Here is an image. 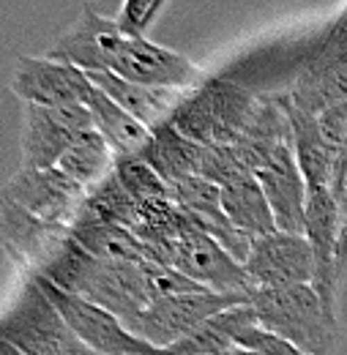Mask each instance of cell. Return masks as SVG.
<instances>
[{
  "mask_svg": "<svg viewBox=\"0 0 347 355\" xmlns=\"http://www.w3.org/2000/svg\"><path fill=\"white\" fill-rule=\"evenodd\" d=\"M39 276L66 293L83 295L96 306L112 311L129 331L134 320L153 304L148 284V263L101 260L77 246L71 238L39 270Z\"/></svg>",
  "mask_w": 347,
  "mask_h": 355,
  "instance_id": "cell-1",
  "label": "cell"
},
{
  "mask_svg": "<svg viewBox=\"0 0 347 355\" xmlns=\"http://www.w3.org/2000/svg\"><path fill=\"white\" fill-rule=\"evenodd\" d=\"M252 306L265 331L287 339L309 355H334L339 345V325L331 317L312 284L282 290H255Z\"/></svg>",
  "mask_w": 347,
  "mask_h": 355,
  "instance_id": "cell-2",
  "label": "cell"
},
{
  "mask_svg": "<svg viewBox=\"0 0 347 355\" xmlns=\"http://www.w3.org/2000/svg\"><path fill=\"white\" fill-rule=\"evenodd\" d=\"M255 107L257 96L252 90L211 77L200 88L186 93L170 123L200 145H232L241 139Z\"/></svg>",
  "mask_w": 347,
  "mask_h": 355,
  "instance_id": "cell-3",
  "label": "cell"
},
{
  "mask_svg": "<svg viewBox=\"0 0 347 355\" xmlns=\"http://www.w3.org/2000/svg\"><path fill=\"white\" fill-rule=\"evenodd\" d=\"M0 339L22 355H87V347L71 334L33 276L25 284L17 306L3 320Z\"/></svg>",
  "mask_w": 347,
  "mask_h": 355,
  "instance_id": "cell-4",
  "label": "cell"
},
{
  "mask_svg": "<svg viewBox=\"0 0 347 355\" xmlns=\"http://www.w3.org/2000/svg\"><path fill=\"white\" fill-rule=\"evenodd\" d=\"M36 284L44 290V295L49 298V304L60 311V317L66 320V325L71 328V334L85 345L87 350L99 355H153L156 347L142 342L139 336H134L129 328L112 314V311L96 306L93 301H87L83 295L66 293L60 287H55L52 282H46L44 276L33 273Z\"/></svg>",
  "mask_w": 347,
  "mask_h": 355,
  "instance_id": "cell-5",
  "label": "cell"
},
{
  "mask_svg": "<svg viewBox=\"0 0 347 355\" xmlns=\"http://www.w3.org/2000/svg\"><path fill=\"white\" fill-rule=\"evenodd\" d=\"M252 295L246 293H183V295H167V298H156L148 309L142 311L134 325L131 334L139 336L142 342L153 345L156 350L170 347L178 339L189 336L192 331H197L203 322H208L211 317H217L219 311L249 304Z\"/></svg>",
  "mask_w": 347,
  "mask_h": 355,
  "instance_id": "cell-6",
  "label": "cell"
},
{
  "mask_svg": "<svg viewBox=\"0 0 347 355\" xmlns=\"http://www.w3.org/2000/svg\"><path fill=\"white\" fill-rule=\"evenodd\" d=\"M87 189L58 167H22L3 189V200L58 227H71L83 211Z\"/></svg>",
  "mask_w": 347,
  "mask_h": 355,
  "instance_id": "cell-7",
  "label": "cell"
},
{
  "mask_svg": "<svg viewBox=\"0 0 347 355\" xmlns=\"http://www.w3.org/2000/svg\"><path fill=\"white\" fill-rule=\"evenodd\" d=\"M110 71L124 80L139 83V85L178 90H194L208 80L205 71L194 60H189L186 55H180L175 49L153 44L145 36H139V39L124 36V42L112 58Z\"/></svg>",
  "mask_w": 347,
  "mask_h": 355,
  "instance_id": "cell-8",
  "label": "cell"
},
{
  "mask_svg": "<svg viewBox=\"0 0 347 355\" xmlns=\"http://www.w3.org/2000/svg\"><path fill=\"white\" fill-rule=\"evenodd\" d=\"M180 273L203 284L208 293H246L252 295V284L244 263H238L219 241L203 232L186 214V230L175 241V263Z\"/></svg>",
  "mask_w": 347,
  "mask_h": 355,
  "instance_id": "cell-9",
  "label": "cell"
},
{
  "mask_svg": "<svg viewBox=\"0 0 347 355\" xmlns=\"http://www.w3.org/2000/svg\"><path fill=\"white\" fill-rule=\"evenodd\" d=\"M93 129L87 104L39 107L25 104L22 123V159L28 167H58L63 153L80 134Z\"/></svg>",
  "mask_w": 347,
  "mask_h": 355,
  "instance_id": "cell-10",
  "label": "cell"
},
{
  "mask_svg": "<svg viewBox=\"0 0 347 355\" xmlns=\"http://www.w3.org/2000/svg\"><path fill=\"white\" fill-rule=\"evenodd\" d=\"M8 85L22 98V104H39V107L87 104L90 93L96 90L87 71L83 69L31 55H22L17 60Z\"/></svg>",
  "mask_w": 347,
  "mask_h": 355,
  "instance_id": "cell-11",
  "label": "cell"
},
{
  "mask_svg": "<svg viewBox=\"0 0 347 355\" xmlns=\"http://www.w3.org/2000/svg\"><path fill=\"white\" fill-rule=\"evenodd\" d=\"M252 293L255 290H282L296 284H312L314 257L306 235L271 232L257 238L249 260L244 263Z\"/></svg>",
  "mask_w": 347,
  "mask_h": 355,
  "instance_id": "cell-12",
  "label": "cell"
},
{
  "mask_svg": "<svg viewBox=\"0 0 347 355\" xmlns=\"http://www.w3.org/2000/svg\"><path fill=\"white\" fill-rule=\"evenodd\" d=\"M339 222L342 205L328 189L309 191L306 202V241L314 257L312 287L317 290L320 301L331 317H337V295H339V273H337V243H339Z\"/></svg>",
  "mask_w": 347,
  "mask_h": 355,
  "instance_id": "cell-13",
  "label": "cell"
},
{
  "mask_svg": "<svg viewBox=\"0 0 347 355\" xmlns=\"http://www.w3.org/2000/svg\"><path fill=\"white\" fill-rule=\"evenodd\" d=\"M124 31L115 19L101 17L90 3L83 6L77 22L46 49L49 60L71 63L83 71H110L112 58L124 42Z\"/></svg>",
  "mask_w": 347,
  "mask_h": 355,
  "instance_id": "cell-14",
  "label": "cell"
},
{
  "mask_svg": "<svg viewBox=\"0 0 347 355\" xmlns=\"http://www.w3.org/2000/svg\"><path fill=\"white\" fill-rule=\"evenodd\" d=\"M255 178L260 180L262 191L268 197V205L276 219V230L304 235L309 189L301 175V167L296 162L293 145H279L276 150H271V156L255 173Z\"/></svg>",
  "mask_w": 347,
  "mask_h": 355,
  "instance_id": "cell-15",
  "label": "cell"
},
{
  "mask_svg": "<svg viewBox=\"0 0 347 355\" xmlns=\"http://www.w3.org/2000/svg\"><path fill=\"white\" fill-rule=\"evenodd\" d=\"M90 83L99 90H104L115 104H121L129 115H134L145 129H159L164 123H170L175 110L180 107V101L186 98L189 90L178 88H153V85H139L124 80L112 71H90L87 74Z\"/></svg>",
  "mask_w": 347,
  "mask_h": 355,
  "instance_id": "cell-16",
  "label": "cell"
},
{
  "mask_svg": "<svg viewBox=\"0 0 347 355\" xmlns=\"http://www.w3.org/2000/svg\"><path fill=\"white\" fill-rule=\"evenodd\" d=\"M0 230L6 235V241L25 254L28 263L42 270L58 252L60 246L69 241V227H58L28 214L25 208L8 202L0 197Z\"/></svg>",
  "mask_w": 347,
  "mask_h": 355,
  "instance_id": "cell-17",
  "label": "cell"
},
{
  "mask_svg": "<svg viewBox=\"0 0 347 355\" xmlns=\"http://www.w3.org/2000/svg\"><path fill=\"white\" fill-rule=\"evenodd\" d=\"M69 238L101 260H124V263H148L145 243L131 232L129 227L96 219L85 211L69 227Z\"/></svg>",
  "mask_w": 347,
  "mask_h": 355,
  "instance_id": "cell-18",
  "label": "cell"
},
{
  "mask_svg": "<svg viewBox=\"0 0 347 355\" xmlns=\"http://www.w3.org/2000/svg\"><path fill=\"white\" fill-rule=\"evenodd\" d=\"M257 314L252 301L232 306V309L219 311L217 317H211L208 322H203L197 331H192L189 336L178 339L170 347H162L153 355H224L227 350L235 347V334L255 322Z\"/></svg>",
  "mask_w": 347,
  "mask_h": 355,
  "instance_id": "cell-19",
  "label": "cell"
},
{
  "mask_svg": "<svg viewBox=\"0 0 347 355\" xmlns=\"http://www.w3.org/2000/svg\"><path fill=\"white\" fill-rule=\"evenodd\" d=\"M290 129H293V153L301 167V175L306 180V189H328L331 170H334V156L320 134L317 115L301 110L290 98Z\"/></svg>",
  "mask_w": 347,
  "mask_h": 355,
  "instance_id": "cell-20",
  "label": "cell"
},
{
  "mask_svg": "<svg viewBox=\"0 0 347 355\" xmlns=\"http://www.w3.org/2000/svg\"><path fill=\"white\" fill-rule=\"evenodd\" d=\"M87 110L93 118V129L107 139L115 156H137L145 150L151 129H145L134 115H129L121 104H115L104 90H93L87 98Z\"/></svg>",
  "mask_w": 347,
  "mask_h": 355,
  "instance_id": "cell-21",
  "label": "cell"
},
{
  "mask_svg": "<svg viewBox=\"0 0 347 355\" xmlns=\"http://www.w3.org/2000/svg\"><path fill=\"white\" fill-rule=\"evenodd\" d=\"M221 211L241 232H246L255 241L276 232L273 211L268 205L260 180L255 175L238 178L221 189Z\"/></svg>",
  "mask_w": 347,
  "mask_h": 355,
  "instance_id": "cell-22",
  "label": "cell"
},
{
  "mask_svg": "<svg viewBox=\"0 0 347 355\" xmlns=\"http://www.w3.org/2000/svg\"><path fill=\"white\" fill-rule=\"evenodd\" d=\"M200 150H203L200 142L183 137L173 123H164V126L151 132V139L139 156L159 173V178L167 186H173L183 178L197 175Z\"/></svg>",
  "mask_w": 347,
  "mask_h": 355,
  "instance_id": "cell-23",
  "label": "cell"
},
{
  "mask_svg": "<svg viewBox=\"0 0 347 355\" xmlns=\"http://www.w3.org/2000/svg\"><path fill=\"white\" fill-rule=\"evenodd\" d=\"M112 167H115V150L107 145V139L96 129L80 134L74 139V145L58 162V170H63L71 180H77L85 189L104 180L112 173Z\"/></svg>",
  "mask_w": 347,
  "mask_h": 355,
  "instance_id": "cell-24",
  "label": "cell"
},
{
  "mask_svg": "<svg viewBox=\"0 0 347 355\" xmlns=\"http://www.w3.org/2000/svg\"><path fill=\"white\" fill-rule=\"evenodd\" d=\"M83 211L96 219L129 227L131 232L137 230V222H139V202L124 189V183L115 178V173H110L104 180L87 189Z\"/></svg>",
  "mask_w": 347,
  "mask_h": 355,
  "instance_id": "cell-25",
  "label": "cell"
},
{
  "mask_svg": "<svg viewBox=\"0 0 347 355\" xmlns=\"http://www.w3.org/2000/svg\"><path fill=\"white\" fill-rule=\"evenodd\" d=\"M115 178L124 183L137 202H151V200H170V186L159 178V173L137 153V156H115Z\"/></svg>",
  "mask_w": 347,
  "mask_h": 355,
  "instance_id": "cell-26",
  "label": "cell"
},
{
  "mask_svg": "<svg viewBox=\"0 0 347 355\" xmlns=\"http://www.w3.org/2000/svg\"><path fill=\"white\" fill-rule=\"evenodd\" d=\"M197 175L224 189L238 178L252 175V170L246 167V162L235 145H203L200 162H197Z\"/></svg>",
  "mask_w": 347,
  "mask_h": 355,
  "instance_id": "cell-27",
  "label": "cell"
},
{
  "mask_svg": "<svg viewBox=\"0 0 347 355\" xmlns=\"http://www.w3.org/2000/svg\"><path fill=\"white\" fill-rule=\"evenodd\" d=\"M170 200L192 216H214L221 214V186L200 175H189L170 186Z\"/></svg>",
  "mask_w": 347,
  "mask_h": 355,
  "instance_id": "cell-28",
  "label": "cell"
},
{
  "mask_svg": "<svg viewBox=\"0 0 347 355\" xmlns=\"http://www.w3.org/2000/svg\"><path fill=\"white\" fill-rule=\"evenodd\" d=\"M235 345H238V347H246V350H252V353H257V355H309V353H304L301 347L290 345L287 339H282V336L265 331L257 320L249 322V325H244V328L235 334Z\"/></svg>",
  "mask_w": 347,
  "mask_h": 355,
  "instance_id": "cell-29",
  "label": "cell"
},
{
  "mask_svg": "<svg viewBox=\"0 0 347 355\" xmlns=\"http://www.w3.org/2000/svg\"><path fill=\"white\" fill-rule=\"evenodd\" d=\"M167 0H124L121 6V14H118V28L131 36V39H139L145 36V31L156 22V17L162 14Z\"/></svg>",
  "mask_w": 347,
  "mask_h": 355,
  "instance_id": "cell-30",
  "label": "cell"
},
{
  "mask_svg": "<svg viewBox=\"0 0 347 355\" xmlns=\"http://www.w3.org/2000/svg\"><path fill=\"white\" fill-rule=\"evenodd\" d=\"M317 123H320V134H323L331 156H337L347 142V98L331 104V107H325L317 115Z\"/></svg>",
  "mask_w": 347,
  "mask_h": 355,
  "instance_id": "cell-31",
  "label": "cell"
},
{
  "mask_svg": "<svg viewBox=\"0 0 347 355\" xmlns=\"http://www.w3.org/2000/svg\"><path fill=\"white\" fill-rule=\"evenodd\" d=\"M337 273L339 279L347 273V205H342V222H339V243H337Z\"/></svg>",
  "mask_w": 347,
  "mask_h": 355,
  "instance_id": "cell-32",
  "label": "cell"
},
{
  "mask_svg": "<svg viewBox=\"0 0 347 355\" xmlns=\"http://www.w3.org/2000/svg\"><path fill=\"white\" fill-rule=\"evenodd\" d=\"M0 355H22V353H19L17 347H11L8 342H3V339H0Z\"/></svg>",
  "mask_w": 347,
  "mask_h": 355,
  "instance_id": "cell-33",
  "label": "cell"
},
{
  "mask_svg": "<svg viewBox=\"0 0 347 355\" xmlns=\"http://www.w3.org/2000/svg\"><path fill=\"white\" fill-rule=\"evenodd\" d=\"M224 355H257V353H252V350H246V347H238V345H235L232 350H227Z\"/></svg>",
  "mask_w": 347,
  "mask_h": 355,
  "instance_id": "cell-34",
  "label": "cell"
},
{
  "mask_svg": "<svg viewBox=\"0 0 347 355\" xmlns=\"http://www.w3.org/2000/svg\"><path fill=\"white\" fill-rule=\"evenodd\" d=\"M342 205H347V183H345V197H342Z\"/></svg>",
  "mask_w": 347,
  "mask_h": 355,
  "instance_id": "cell-35",
  "label": "cell"
}]
</instances>
